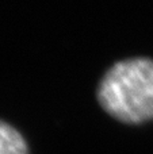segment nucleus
I'll return each instance as SVG.
<instances>
[{
	"instance_id": "nucleus-2",
	"label": "nucleus",
	"mask_w": 153,
	"mask_h": 154,
	"mask_svg": "<svg viewBox=\"0 0 153 154\" xmlns=\"http://www.w3.org/2000/svg\"><path fill=\"white\" fill-rule=\"evenodd\" d=\"M0 154H29L23 137L7 123L0 120Z\"/></svg>"
},
{
	"instance_id": "nucleus-1",
	"label": "nucleus",
	"mask_w": 153,
	"mask_h": 154,
	"mask_svg": "<svg viewBox=\"0 0 153 154\" xmlns=\"http://www.w3.org/2000/svg\"><path fill=\"white\" fill-rule=\"evenodd\" d=\"M98 100L107 114L122 122L153 119V61L133 58L115 64L100 81Z\"/></svg>"
}]
</instances>
